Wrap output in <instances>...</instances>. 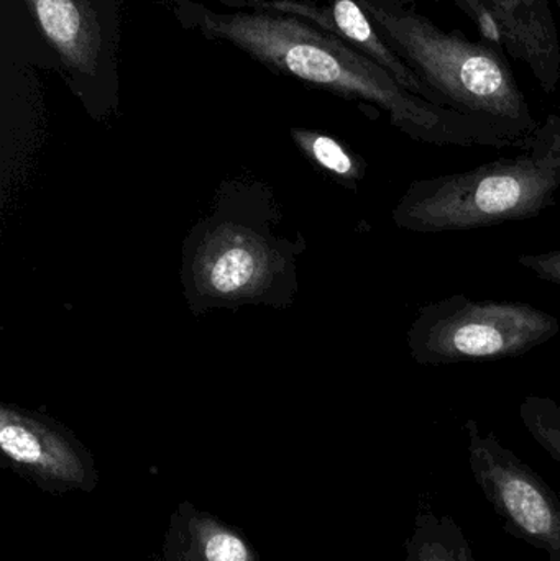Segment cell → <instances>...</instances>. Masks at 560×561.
Listing matches in <instances>:
<instances>
[{
	"label": "cell",
	"instance_id": "6da1fadb",
	"mask_svg": "<svg viewBox=\"0 0 560 561\" xmlns=\"http://www.w3.org/2000/svg\"><path fill=\"white\" fill-rule=\"evenodd\" d=\"M178 19L207 38L242 49L273 71L377 105L411 140L436 147L513 145L485 122L431 104L332 33L278 13H222L193 0H171Z\"/></svg>",
	"mask_w": 560,
	"mask_h": 561
},
{
	"label": "cell",
	"instance_id": "7a4b0ae2",
	"mask_svg": "<svg viewBox=\"0 0 560 561\" xmlns=\"http://www.w3.org/2000/svg\"><path fill=\"white\" fill-rule=\"evenodd\" d=\"M358 2L441 107L485 122L519 147L538 130L505 53L457 30L446 32L411 7Z\"/></svg>",
	"mask_w": 560,
	"mask_h": 561
},
{
	"label": "cell",
	"instance_id": "3957f363",
	"mask_svg": "<svg viewBox=\"0 0 560 561\" xmlns=\"http://www.w3.org/2000/svg\"><path fill=\"white\" fill-rule=\"evenodd\" d=\"M559 186L558 168L523 153L464 173L413 181L398 201L393 220L414 233L485 229L538 216L555 203Z\"/></svg>",
	"mask_w": 560,
	"mask_h": 561
},
{
	"label": "cell",
	"instance_id": "277c9868",
	"mask_svg": "<svg viewBox=\"0 0 560 561\" xmlns=\"http://www.w3.org/2000/svg\"><path fill=\"white\" fill-rule=\"evenodd\" d=\"M559 330L558 317L532 304L453 294L420 307L408 330V350L423 366L496 362L545 345Z\"/></svg>",
	"mask_w": 560,
	"mask_h": 561
},
{
	"label": "cell",
	"instance_id": "5b68a950",
	"mask_svg": "<svg viewBox=\"0 0 560 561\" xmlns=\"http://www.w3.org/2000/svg\"><path fill=\"white\" fill-rule=\"evenodd\" d=\"M467 454L477 486L503 529L549 561H560V500L552 488L477 421L466 422Z\"/></svg>",
	"mask_w": 560,
	"mask_h": 561
},
{
	"label": "cell",
	"instance_id": "8992f818",
	"mask_svg": "<svg viewBox=\"0 0 560 561\" xmlns=\"http://www.w3.org/2000/svg\"><path fill=\"white\" fill-rule=\"evenodd\" d=\"M0 450L15 473L49 494L91 493L94 461L68 434L15 409L0 411Z\"/></svg>",
	"mask_w": 560,
	"mask_h": 561
},
{
	"label": "cell",
	"instance_id": "52a82bcc",
	"mask_svg": "<svg viewBox=\"0 0 560 561\" xmlns=\"http://www.w3.org/2000/svg\"><path fill=\"white\" fill-rule=\"evenodd\" d=\"M253 10L295 16L332 33L390 72L404 89L431 104L439 105L420 76L388 45L358 0H331L328 5H312L298 0H262Z\"/></svg>",
	"mask_w": 560,
	"mask_h": 561
},
{
	"label": "cell",
	"instance_id": "ba28073f",
	"mask_svg": "<svg viewBox=\"0 0 560 561\" xmlns=\"http://www.w3.org/2000/svg\"><path fill=\"white\" fill-rule=\"evenodd\" d=\"M495 19L503 49L528 66L542 91L560 85V42L549 0H480Z\"/></svg>",
	"mask_w": 560,
	"mask_h": 561
},
{
	"label": "cell",
	"instance_id": "9c48e42d",
	"mask_svg": "<svg viewBox=\"0 0 560 561\" xmlns=\"http://www.w3.org/2000/svg\"><path fill=\"white\" fill-rule=\"evenodd\" d=\"M46 42L72 71L94 75L102 36L91 0H25Z\"/></svg>",
	"mask_w": 560,
	"mask_h": 561
},
{
	"label": "cell",
	"instance_id": "30bf717a",
	"mask_svg": "<svg viewBox=\"0 0 560 561\" xmlns=\"http://www.w3.org/2000/svg\"><path fill=\"white\" fill-rule=\"evenodd\" d=\"M163 561H259V557L236 527L181 503L168 526Z\"/></svg>",
	"mask_w": 560,
	"mask_h": 561
},
{
	"label": "cell",
	"instance_id": "8fae6325",
	"mask_svg": "<svg viewBox=\"0 0 560 561\" xmlns=\"http://www.w3.org/2000/svg\"><path fill=\"white\" fill-rule=\"evenodd\" d=\"M199 279L214 296L236 297L260 289L272 262L262 243L245 233H219L201 260Z\"/></svg>",
	"mask_w": 560,
	"mask_h": 561
},
{
	"label": "cell",
	"instance_id": "7c38bea8",
	"mask_svg": "<svg viewBox=\"0 0 560 561\" xmlns=\"http://www.w3.org/2000/svg\"><path fill=\"white\" fill-rule=\"evenodd\" d=\"M403 561H477L472 547L459 524L449 516L421 510L413 533L404 542Z\"/></svg>",
	"mask_w": 560,
	"mask_h": 561
},
{
	"label": "cell",
	"instance_id": "4fadbf2b",
	"mask_svg": "<svg viewBox=\"0 0 560 561\" xmlns=\"http://www.w3.org/2000/svg\"><path fill=\"white\" fill-rule=\"evenodd\" d=\"M519 419L536 444L560 465V404L548 396H526Z\"/></svg>",
	"mask_w": 560,
	"mask_h": 561
},
{
	"label": "cell",
	"instance_id": "5bb4252c",
	"mask_svg": "<svg viewBox=\"0 0 560 561\" xmlns=\"http://www.w3.org/2000/svg\"><path fill=\"white\" fill-rule=\"evenodd\" d=\"M299 147L319 164L342 180H358L362 174V163L335 138L315 131H295Z\"/></svg>",
	"mask_w": 560,
	"mask_h": 561
},
{
	"label": "cell",
	"instance_id": "9a60e30c",
	"mask_svg": "<svg viewBox=\"0 0 560 561\" xmlns=\"http://www.w3.org/2000/svg\"><path fill=\"white\" fill-rule=\"evenodd\" d=\"M522 147L539 163L560 170V111L539 125Z\"/></svg>",
	"mask_w": 560,
	"mask_h": 561
},
{
	"label": "cell",
	"instance_id": "2e32d148",
	"mask_svg": "<svg viewBox=\"0 0 560 561\" xmlns=\"http://www.w3.org/2000/svg\"><path fill=\"white\" fill-rule=\"evenodd\" d=\"M519 265L539 279L560 286V250L519 256Z\"/></svg>",
	"mask_w": 560,
	"mask_h": 561
},
{
	"label": "cell",
	"instance_id": "e0dca14e",
	"mask_svg": "<svg viewBox=\"0 0 560 561\" xmlns=\"http://www.w3.org/2000/svg\"><path fill=\"white\" fill-rule=\"evenodd\" d=\"M380 2L390 3V5L411 7L413 3L420 2V0H380ZM453 2L457 5L460 0H453Z\"/></svg>",
	"mask_w": 560,
	"mask_h": 561
},
{
	"label": "cell",
	"instance_id": "ac0fdd59",
	"mask_svg": "<svg viewBox=\"0 0 560 561\" xmlns=\"http://www.w3.org/2000/svg\"><path fill=\"white\" fill-rule=\"evenodd\" d=\"M233 2L239 3V5H250L255 7L256 3L262 2V0H233Z\"/></svg>",
	"mask_w": 560,
	"mask_h": 561
},
{
	"label": "cell",
	"instance_id": "d6986e66",
	"mask_svg": "<svg viewBox=\"0 0 560 561\" xmlns=\"http://www.w3.org/2000/svg\"><path fill=\"white\" fill-rule=\"evenodd\" d=\"M556 2H558V5H559V10H560V0H556Z\"/></svg>",
	"mask_w": 560,
	"mask_h": 561
}]
</instances>
